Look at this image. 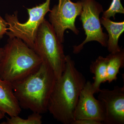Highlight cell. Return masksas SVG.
I'll return each instance as SVG.
<instances>
[{"instance_id": "cell-6", "label": "cell", "mask_w": 124, "mask_h": 124, "mask_svg": "<svg viewBox=\"0 0 124 124\" xmlns=\"http://www.w3.org/2000/svg\"><path fill=\"white\" fill-rule=\"evenodd\" d=\"M82 10L80 19L82 22L86 38L81 44L73 47L74 54L79 53L86 43L95 41L103 46H107L108 36L103 32L99 15L102 7L95 0H81Z\"/></svg>"}, {"instance_id": "cell-4", "label": "cell", "mask_w": 124, "mask_h": 124, "mask_svg": "<svg viewBox=\"0 0 124 124\" xmlns=\"http://www.w3.org/2000/svg\"><path fill=\"white\" fill-rule=\"evenodd\" d=\"M33 49L52 69L56 79L60 78L65 68L66 55L53 28L45 19L38 29Z\"/></svg>"}, {"instance_id": "cell-10", "label": "cell", "mask_w": 124, "mask_h": 124, "mask_svg": "<svg viewBox=\"0 0 124 124\" xmlns=\"http://www.w3.org/2000/svg\"><path fill=\"white\" fill-rule=\"evenodd\" d=\"M0 110L10 117L18 116L22 108L15 95L11 83L0 78Z\"/></svg>"}, {"instance_id": "cell-7", "label": "cell", "mask_w": 124, "mask_h": 124, "mask_svg": "<svg viewBox=\"0 0 124 124\" xmlns=\"http://www.w3.org/2000/svg\"><path fill=\"white\" fill-rule=\"evenodd\" d=\"M82 7L81 1L73 2L71 0H59L50 11L49 20L59 41L63 43L65 31L69 29L76 35L79 31L76 27L75 21L80 15Z\"/></svg>"}, {"instance_id": "cell-16", "label": "cell", "mask_w": 124, "mask_h": 124, "mask_svg": "<svg viewBox=\"0 0 124 124\" xmlns=\"http://www.w3.org/2000/svg\"><path fill=\"white\" fill-rule=\"evenodd\" d=\"M8 25L6 20L2 18L0 15V40L7 33Z\"/></svg>"}, {"instance_id": "cell-13", "label": "cell", "mask_w": 124, "mask_h": 124, "mask_svg": "<svg viewBox=\"0 0 124 124\" xmlns=\"http://www.w3.org/2000/svg\"><path fill=\"white\" fill-rule=\"evenodd\" d=\"M107 59V77L108 83L116 80L120 69L124 67V51L121 48L120 51L110 53L106 57Z\"/></svg>"}, {"instance_id": "cell-11", "label": "cell", "mask_w": 124, "mask_h": 124, "mask_svg": "<svg viewBox=\"0 0 124 124\" xmlns=\"http://www.w3.org/2000/svg\"><path fill=\"white\" fill-rule=\"evenodd\" d=\"M100 23L103 25L108 34V49L110 53L120 51L121 49L118 45V40L121 35L124 31V22H115L111 21L109 18L102 17Z\"/></svg>"}, {"instance_id": "cell-9", "label": "cell", "mask_w": 124, "mask_h": 124, "mask_svg": "<svg viewBox=\"0 0 124 124\" xmlns=\"http://www.w3.org/2000/svg\"><path fill=\"white\" fill-rule=\"evenodd\" d=\"M98 98L105 110L103 124H124V86H115L112 90L100 89Z\"/></svg>"}, {"instance_id": "cell-15", "label": "cell", "mask_w": 124, "mask_h": 124, "mask_svg": "<svg viewBox=\"0 0 124 124\" xmlns=\"http://www.w3.org/2000/svg\"><path fill=\"white\" fill-rule=\"evenodd\" d=\"M117 13L124 14V8L121 0H112L109 8L103 12L102 17L110 19L112 17L115 19V16Z\"/></svg>"}, {"instance_id": "cell-12", "label": "cell", "mask_w": 124, "mask_h": 124, "mask_svg": "<svg viewBox=\"0 0 124 124\" xmlns=\"http://www.w3.org/2000/svg\"><path fill=\"white\" fill-rule=\"evenodd\" d=\"M107 59L106 57L99 56L94 62L91 63L90 67V72L94 75V82L92 83L94 93H98L102 83L107 82Z\"/></svg>"}, {"instance_id": "cell-18", "label": "cell", "mask_w": 124, "mask_h": 124, "mask_svg": "<svg viewBox=\"0 0 124 124\" xmlns=\"http://www.w3.org/2000/svg\"><path fill=\"white\" fill-rule=\"evenodd\" d=\"M4 53V48H0V63L1 60H2V57H3Z\"/></svg>"}, {"instance_id": "cell-17", "label": "cell", "mask_w": 124, "mask_h": 124, "mask_svg": "<svg viewBox=\"0 0 124 124\" xmlns=\"http://www.w3.org/2000/svg\"><path fill=\"white\" fill-rule=\"evenodd\" d=\"M100 121L91 119H84L77 120L73 121L71 124H102Z\"/></svg>"}, {"instance_id": "cell-5", "label": "cell", "mask_w": 124, "mask_h": 124, "mask_svg": "<svg viewBox=\"0 0 124 124\" xmlns=\"http://www.w3.org/2000/svg\"><path fill=\"white\" fill-rule=\"evenodd\" d=\"M50 0L31 8H27L29 18L25 23L19 22L18 12L13 15L6 14L5 20L8 25L6 35L9 37L19 38L26 43L29 47L33 49L34 41L40 25L44 20L46 13L50 11Z\"/></svg>"}, {"instance_id": "cell-14", "label": "cell", "mask_w": 124, "mask_h": 124, "mask_svg": "<svg viewBox=\"0 0 124 124\" xmlns=\"http://www.w3.org/2000/svg\"><path fill=\"white\" fill-rule=\"evenodd\" d=\"M42 117L41 114L33 112L27 119H23L18 116L7 117L6 121L1 123L3 124H41Z\"/></svg>"}, {"instance_id": "cell-19", "label": "cell", "mask_w": 124, "mask_h": 124, "mask_svg": "<svg viewBox=\"0 0 124 124\" xmlns=\"http://www.w3.org/2000/svg\"><path fill=\"white\" fill-rule=\"evenodd\" d=\"M5 114L0 110V120L3 119L5 117Z\"/></svg>"}, {"instance_id": "cell-8", "label": "cell", "mask_w": 124, "mask_h": 124, "mask_svg": "<svg viewBox=\"0 0 124 124\" xmlns=\"http://www.w3.org/2000/svg\"><path fill=\"white\" fill-rule=\"evenodd\" d=\"M94 94L92 83L86 81L80 94L74 112V121L91 119L103 124L105 117L104 106L100 100L94 98Z\"/></svg>"}, {"instance_id": "cell-3", "label": "cell", "mask_w": 124, "mask_h": 124, "mask_svg": "<svg viewBox=\"0 0 124 124\" xmlns=\"http://www.w3.org/2000/svg\"><path fill=\"white\" fill-rule=\"evenodd\" d=\"M3 48L0 78L10 83L28 75L42 63L41 59L33 49L19 38L9 37Z\"/></svg>"}, {"instance_id": "cell-1", "label": "cell", "mask_w": 124, "mask_h": 124, "mask_svg": "<svg viewBox=\"0 0 124 124\" xmlns=\"http://www.w3.org/2000/svg\"><path fill=\"white\" fill-rule=\"evenodd\" d=\"M86 82L71 57L66 55L64 70L55 80L48 104V111L55 119L63 124H71L80 93Z\"/></svg>"}, {"instance_id": "cell-2", "label": "cell", "mask_w": 124, "mask_h": 124, "mask_svg": "<svg viewBox=\"0 0 124 124\" xmlns=\"http://www.w3.org/2000/svg\"><path fill=\"white\" fill-rule=\"evenodd\" d=\"M56 79L52 69L42 62L33 72L11 83L21 108L40 114L48 111L49 99Z\"/></svg>"}]
</instances>
